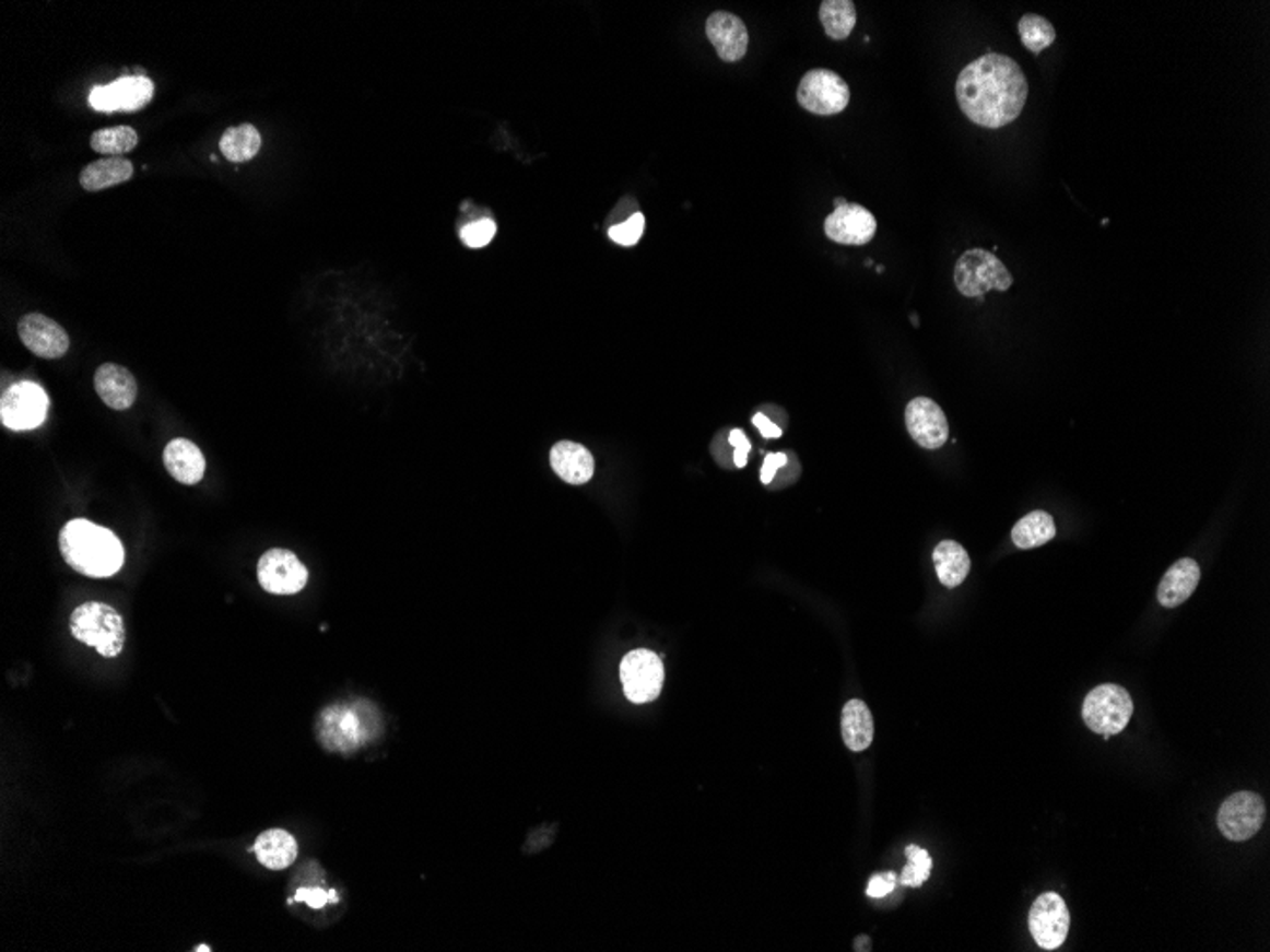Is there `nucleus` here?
<instances>
[{
	"label": "nucleus",
	"instance_id": "nucleus-12",
	"mask_svg": "<svg viewBox=\"0 0 1270 952\" xmlns=\"http://www.w3.org/2000/svg\"><path fill=\"white\" fill-rule=\"evenodd\" d=\"M154 84L146 77H122L109 86H95L90 94V105L102 113L115 110L143 109L153 99Z\"/></svg>",
	"mask_w": 1270,
	"mask_h": 952
},
{
	"label": "nucleus",
	"instance_id": "nucleus-21",
	"mask_svg": "<svg viewBox=\"0 0 1270 952\" xmlns=\"http://www.w3.org/2000/svg\"><path fill=\"white\" fill-rule=\"evenodd\" d=\"M365 730L360 727L358 713L349 707L328 709L321 717V740L328 748L352 749L364 742Z\"/></svg>",
	"mask_w": 1270,
	"mask_h": 952
},
{
	"label": "nucleus",
	"instance_id": "nucleus-15",
	"mask_svg": "<svg viewBox=\"0 0 1270 952\" xmlns=\"http://www.w3.org/2000/svg\"><path fill=\"white\" fill-rule=\"evenodd\" d=\"M824 233L830 240L843 246H866L875 238L877 219L863 205L847 202L827 215Z\"/></svg>",
	"mask_w": 1270,
	"mask_h": 952
},
{
	"label": "nucleus",
	"instance_id": "nucleus-2",
	"mask_svg": "<svg viewBox=\"0 0 1270 952\" xmlns=\"http://www.w3.org/2000/svg\"><path fill=\"white\" fill-rule=\"evenodd\" d=\"M59 550L69 567L90 578H109L125 565L117 534L89 519H73L61 529Z\"/></svg>",
	"mask_w": 1270,
	"mask_h": 952
},
{
	"label": "nucleus",
	"instance_id": "nucleus-39",
	"mask_svg": "<svg viewBox=\"0 0 1270 952\" xmlns=\"http://www.w3.org/2000/svg\"><path fill=\"white\" fill-rule=\"evenodd\" d=\"M845 204H847V200H845V198H835V208H839V205Z\"/></svg>",
	"mask_w": 1270,
	"mask_h": 952
},
{
	"label": "nucleus",
	"instance_id": "nucleus-24",
	"mask_svg": "<svg viewBox=\"0 0 1270 952\" xmlns=\"http://www.w3.org/2000/svg\"><path fill=\"white\" fill-rule=\"evenodd\" d=\"M932 557H934L936 575L945 588L961 586L966 580V576L971 575V555L955 540H943L936 545Z\"/></svg>",
	"mask_w": 1270,
	"mask_h": 952
},
{
	"label": "nucleus",
	"instance_id": "nucleus-1",
	"mask_svg": "<svg viewBox=\"0 0 1270 952\" xmlns=\"http://www.w3.org/2000/svg\"><path fill=\"white\" fill-rule=\"evenodd\" d=\"M955 92L964 117L981 128L999 130L1022 115L1030 84L1014 59L986 54L964 67Z\"/></svg>",
	"mask_w": 1270,
	"mask_h": 952
},
{
	"label": "nucleus",
	"instance_id": "nucleus-4",
	"mask_svg": "<svg viewBox=\"0 0 1270 952\" xmlns=\"http://www.w3.org/2000/svg\"><path fill=\"white\" fill-rule=\"evenodd\" d=\"M953 280L964 297H981L991 290L1008 291L1014 284L999 257L981 248L968 249L959 257Z\"/></svg>",
	"mask_w": 1270,
	"mask_h": 952
},
{
	"label": "nucleus",
	"instance_id": "nucleus-16",
	"mask_svg": "<svg viewBox=\"0 0 1270 952\" xmlns=\"http://www.w3.org/2000/svg\"><path fill=\"white\" fill-rule=\"evenodd\" d=\"M706 37L716 48L717 56L727 63H737L744 58L750 44L745 23L730 12H716L706 22Z\"/></svg>",
	"mask_w": 1270,
	"mask_h": 952
},
{
	"label": "nucleus",
	"instance_id": "nucleus-9",
	"mask_svg": "<svg viewBox=\"0 0 1270 952\" xmlns=\"http://www.w3.org/2000/svg\"><path fill=\"white\" fill-rule=\"evenodd\" d=\"M257 578L264 591L274 596H293L307 586L308 571L290 550H269L257 563Z\"/></svg>",
	"mask_w": 1270,
	"mask_h": 952
},
{
	"label": "nucleus",
	"instance_id": "nucleus-6",
	"mask_svg": "<svg viewBox=\"0 0 1270 952\" xmlns=\"http://www.w3.org/2000/svg\"><path fill=\"white\" fill-rule=\"evenodd\" d=\"M797 102L818 117H833L847 109L850 103L848 82L830 69H812L797 87Z\"/></svg>",
	"mask_w": 1270,
	"mask_h": 952
},
{
	"label": "nucleus",
	"instance_id": "nucleus-10",
	"mask_svg": "<svg viewBox=\"0 0 1270 952\" xmlns=\"http://www.w3.org/2000/svg\"><path fill=\"white\" fill-rule=\"evenodd\" d=\"M1265 822V802L1256 792H1234L1221 804L1218 827L1234 843H1244L1259 833Z\"/></svg>",
	"mask_w": 1270,
	"mask_h": 952
},
{
	"label": "nucleus",
	"instance_id": "nucleus-29",
	"mask_svg": "<svg viewBox=\"0 0 1270 952\" xmlns=\"http://www.w3.org/2000/svg\"><path fill=\"white\" fill-rule=\"evenodd\" d=\"M138 131L133 128L115 126V128H103V130L92 133L90 146L94 149L95 153L122 156V154L133 151L138 146Z\"/></svg>",
	"mask_w": 1270,
	"mask_h": 952
},
{
	"label": "nucleus",
	"instance_id": "nucleus-37",
	"mask_svg": "<svg viewBox=\"0 0 1270 952\" xmlns=\"http://www.w3.org/2000/svg\"><path fill=\"white\" fill-rule=\"evenodd\" d=\"M788 465V455L786 453H773L765 458V465L761 468V481L768 485L774 480V475L778 472V468Z\"/></svg>",
	"mask_w": 1270,
	"mask_h": 952
},
{
	"label": "nucleus",
	"instance_id": "nucleus-31",
	"mask_svg": "<svg viewBox=\"0 0 1270 952\" xmlns=\"http://www.w3.org/2000/svg\"><path fill=\"white\" fill-rule=\"evenodd\" d=\"M907 863L906 869L902 871L899 882L904 886L919 888L927 882L932 871V858L927 850H922L915 844H909L906 848Z\"/></svg>",
	"mask_w": 1270,
	"mask_h": 952
},
{
	"label": "nucleus",
	"instance_id": "nucleus-33",
	"mask_svg": "<svg viewBox=\"0 0 1270 952\" xmlns=\"http://www.w3.org/2000/svg\"><path fill=\"white\" fill-rule=\"evenodd\" d=\"M495 234H497V223L493 219H478L460 231V240L468 248L480 249L485 248L495 238Z\"/></svg>",
	"mask_w": 1270,
	"mask_h": 952
},
{
	"label": "nucleus",
	"instance_id": "nucleus-13",
	"mask_svg": "<svg viewBox=\"0 0 1270 952\" xmlns=\"http://www.w3.org/2000/svg\"><path fill=\"white\" fill-rule=\"evenodd\" d=\"M909 436L925 449H940L950 437V422L943 409L930 398H915L906 408Z\"/></svg>",
	"mask_w": 1270,
	"mask_h": 952
},
{
	"label": "nucleus",
	"instance_id": "nucleus-28",
	"mask_svg": "<svg viewBox=\"0 0 1270 952\" xmlns=\"http://www.w3.org/2000/svg\"><path fill=\"white\" fill-rule=\"evenodd\" d=\"M820 22L825 35L832 40L850 37L856 25V7L852 0H824L820 4Z\"/></svg>",
	"mask_w": 1270,
	"mask_h": 952
},
{
	"label": "nucleus",
	"instance_id": "nucleus-8",
	"mask_svg": "<svg viewBox=\"0 0 1270 952\" xmlns=\"http://www.w3.org/2000/svg\"><path fill=\"white\" fill-rule=\"evenodd\" d=\"M48 406L50 401L43 386L27 380L15 383L2 393L0 422L15 432L38 428L45 422Z\"/></svg>",
	"mask_w": 1270,
	"mask_h": 952
},
{
	"label": "nucleus",
	"instance_id": "nucleus-18",
	"mask_svg": "<svg viewBox=\"0 0 1270 952\" xmlns=\"http://www.w3.org/2000/svg\"><path fill=\"white\" fill-rule=\"evenodd\" d=\"M162 458H164V466H166L169 475L183 485H197L204 478V455L198 449L197 444H192L185 437H177L174 442H169L164 447Z\"/></svg>",
	"mask_w": 1270,
	"mask_h": 952
},
{
	"label": "nucleus",
	"instance_id": "nucleus-26",
	"mask_svg": "<svg viewBox=\"0 0 1270 952\" xmlns=\"http://www.w3.org/2000/svg\"><path fill=\"white\" fill-rule=\"evenodd\" d=\"M1054 537H1056L1054 517L1044 509L1031 512L1027 516L1022 517L1012 529V540L1020 550H1031V548L1048 544Z\"/></svg>",
	"mask_w": 1270,
	"mask_h": 952
},
{
	"label": "nucleus",
	"instance_id": "nucleus-14",
	"mask_svg": "<svg viewBox=\"0 0 1270 952\" xmlns=\"http://www.w3.org/2000/svg\"><path fill=\"white\" fill-rule=\"evenodd\" d=\"M17 333L27 350L45 360L66 356L67 350L71 346L66 329L45 314H25L17 324Z\"/></svg>",
	"mask_w": 1270,
	"mask_h": 952
},
{
	"label": "nucleus",
	"instance_id": "nucleus-40",
	"mask_svg": "<svg viewBox=\"0 0 1270 952\" xmlns=\"http://www.w3.org/2000/svg\"><path fill=\"white\" fill-rule=\"evenodd\" d=\"M195 951H212V949H210L208 945H200L198 949H195Z\"/></svg>",
	"mask_w": 1270,
	"mask_h": 952
},
{
	"label": "nucleus",
	"instance_id": "nucleus-19",
	"mask_svg": "<svg viewBox=\"0 0 1270 952\" xmlns=\"http://www.w3.org/2000/svg\"><path fill=\"white\" fill-rule=\"evenodd\" d=\"M1198 581H1200V567H1198L1197 561L1183 557L1168 568L1166 575L1162 576L1156 599L1162 607L1176 609L1195 593Z\"/></svg>",
	"mask_w": 1270,
	"mask_h": 952
},
{
	"label": "nucleus",
	"instance_id": "nucleus-32",
	"mask_svg": "<svg viewBox=\"0 0 1270 952\" xmlns=\"http://www.w3.org/2000/svg\"><path fill=\"white\" fill-rule=\"evenodd\" d=\"M643 231H645V218H643V213L635 211L624 223L611 226L607 234H609V238L614 244L624 246V248H632L637 242L642 240Z\"/></svg>",
	"mask_w": 1270,
	"mask_h": 952
},
{
	"label": "nucleus",
	"instance_id": "nucleus-34",
	"mask_svg": "<svg viewBox=\"0 0 1270 952\" xmlns=\"http://www.w3.org/2000/svg\"><path fill=\"white\" fill-rule=\"evenodd\" d=\"M896 882H898V879H896V874H894V872H877V874H873V877L869 879L866 894H868L869 897H877V900H879V897H886V895L894 892Z\"/></svg>",
	"mask_w": 1270,
	"mask_h": 952
},
{
	"label": "nucleus",
	"instance_id": "nucleus-20",
	"mask_svg": "<svg viewBox=\"0 0 1270 952\" xmlns=\"http://www.w3.org/2000/svg\"><path fill=\"white\" fill-rule=\"evenodd\" d=\"M550 465L554 472L571 485H585L593 478V457L585 445L575 442H560L550 451Z\"/></svg>",
	"mask_w": 1270,
	"mask_h": 952
},
{
	"label": "nucleus",
	"instance_id": "nucleus-35",
	"mask_svg": "<svg viewBox=\"0 0 1270 952\" xmlns=\"http://www.w3.org/2000/svg\"><path fill=\"white\" fill-rule=\"evenodd\" d=\"M729 444L734 447V465L737 468H744L748 465V455L752 451V444L745 437L742 430H732L729 436Z\"/></svg>",
	"mask_w": 1270,
	"mask_h": 952
},
{
	"label": "nucleus",
	"instance_id": "nucleus-3",
	"mask_svg": "<svg viewBox=\"0 0 1270 952\" xmlns=\"http://www.w3.org/2000/svg\"><path fill=\"white\" fill-rule=\"evenodd\" d=\"M71 633L74 639L94 647L103 658H117L125 648V620L110 604L99 601H89L74 609Z\"/></svg>",
	"mask_w": 1270,
	"mask_h": 952
},
{
	"label": "nucleus",
	"instance_id": "nucleus-25",
	"mask_svg": "<svg viewBox=\"0 0 1270 952\" xmlns=\"http://www.w3.org/2000/svg\"><path fill=\"white\" fill-rule=\"evenodd\" d=\"M133 177V164L128 158L113 156L92 162L81 172L82 189L89 192H99L120 183L130 181Z\"/></svg>",
	"mask_w": 1270,
	"mask_h": 952
},
{
	"label": "nucleus",
	"instance_id": "nucleus-7",
	"mask_svg": "<svg viewBox=\"0 0 1270 952\" xmlns=\"http://www.w3.org/2000/svg\"><path fill=\"white\" fill-rule=\"evenodd\" d=\"M624 694L632 704H649L657 700L665 684V663L660 656L647 648H637L621 662Z\"/></svg>",
	"mask_w": 1270,
	"mask_h": 952
},
{
	"label": "nucleus",
	"instance_id": "nucleus-27",
	"mask_svg": "<svg viewBox=\"0 0 1270 952\" xmlns=\"http://www.w3.org/2000/svg\"><path fill=\"white\" fill-rule=\"evenodd\" d=\"M223 156L231 162H249L261 149V133L256 126L240 125L228 128L220 141Z\"/></svg>",
	"mask_w": 1270,
	"mask_h": 952
},
{
	"label": "nucleus",
	"instance_id": "nucleus-30",
	"mask_svg": "<svg viewBox=\"0 0 1270 952\" xmlns=\"http://www.w3.org/2000/svg\"><path fill=\"white\" fill-rule=\"evenodd\" d=\"M1023 46L1033 54H1040L1056 40V30L1046 17L1037 14H1025L1018 25Z\"/></svg>",
	"mask_w": 1270,
	"mask_h": 952
},
{
	"label": "nucleus",
	"instance_id": "nucleus-22",
	"mask_svg": "<svg viewBox=\"0 0 1270 952\" xmlns=\"http://www.w3.org/2000/svg\"><path fill=\"white\" fill-rule=\"evenodd\" d=\"M256 858L271 871H284L297 859V843L284 828H269L257 836Z\"/></svg>",
	"mask_w": 1270,
	"mask_h": 952
},
{
	"label": "nucleus",
	"instance_id": "nucleus-36",
	"mask_svg": "<svg viewBox=\"0 0 1270 952\" xmlns=\"http://www.w3.org/2000/svg\"><path fill=\"white\" fill-rule=\"evenodd\" d=\"M329 897H336V894H328V892H324L321 888H303V890H299L297 895H295V900H297V902H305L307 905H310L313 909H321V907L328 903Z\"/></svg>",
	"mask_w": 1270,
	"mask_h": 952
},
{
	"label": "nucleus",
	"instance_id": "nucleus-5",
	"mask_svg": "<svg viewBox=\"0 0 1270 952\" xmlns=\"http://www.w3.org/2000/svg\"><path fill=\"white\" fill-rule=\"evenodd\" d=\"M1132 715V696L1118 684L1095 686L1094 691L1089 692L1082 705V719L1086 727L1105 738L1122 732Z\"/></svg>",
	"mask_w": 1270,
	"mask_h": 952
},
{
	"label": "nucleus",
	"instance_id": "nucleus-11",
	"mask_svg": "<svg viewBox=\"0 0 1270 952\" xmlns=\"http://www.w3.org/2000/svg\"><path fill=\"white\" fill-rule=\"evenodd\" d=\"M1071 916L1066 902L1056 892L1038 895L1030 913V930L1044 951H1056L1066 943Z\"/></svg>",
	"mask_w": 1270,
	"mask_h": 952
},
{
	"label": "nucleus",
	"instance_id": "nucleus-38",
	"mask_svg": "<svg viewBox=\"0 0 1270 952\" xmlns=\"http://www.w3.org/2000/svg\"><path fill=\"white\" fill-rule=\"evenodd\" d=\"M753 426L760 430L761 436L767 437V439H771V437H774V439L781 437L780 426H776L773 421H768L767 416L763 413L753 414Z\"/></svg>",
	"mask_w": 1270,
	"mask_h": 952
},
{
	"label": "nucleus",
	"instance_id": "nucleus-23",
	"mask_svg": "<svg viewBox=\"0 0 1270 952\" xmlns=\"http://www.w3.org/2000/svg\"><path fill=\"white\" fill-rule=\"evenodd\" d=\"M840 732H843L845 745L855 753L866 751L871 745L873 736H875V727H873L871 712L862 700H850L843 707Z\"/></svg>",
	"mask_w": 1270,
	"mask_h": 952
},
{
	"label": "nucleus",
	"instance_id": "nucleus-17",
	"mask_svg": "<svg viewBox=\"0 0 1270 952\" xmlns=\"http://www.w3.org/2000/svg\"><path fill=\"white\" fill-rule=\"evenodd\" d=\"M95 392L107 408L126 411L138 398V383L132 373L118 364H103L94 377Z\"/></svg>",
	"mask_w": 1270,
	"mask_h": 952
}]
</instances>
